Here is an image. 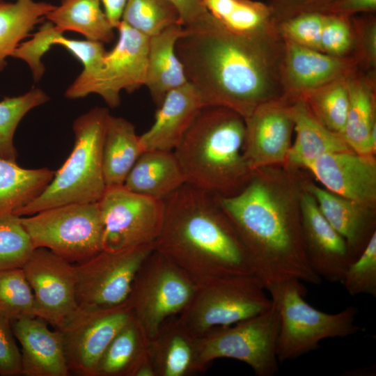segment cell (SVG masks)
I'll list each match as a JSON object with an SVG mask.
<instances>
[{"label": "cell", "instance_id": "ee69618b", "mask_svg": "<svg viewBox=\"0 0 376 376\" xmlns=\"http://www.w3.org/2000/svg\"><path fill=\"white\" fill-rule=\"evenodd\" d=\"M354 42L352 57L362 71L376 74V17L373 13L352 17Z\"/></svg>", "mask_w": 376, "mask_h": 376}, {"label": "cell", "instance_id": "ac0fdd59", "mask_svg": "<svg viewBox=\"0 0 376 376\" xmlns=\"http://www.w3.org/2000/svg\"><path fill=\"white\" fill-rule=\"evenodd\" d=\"M301 208L303 241L311 267L321 279L341 282L352 263L345 239L327 221L311 194L303 196Z\"/></svg>", "mask_w": 376, "mask_h": 376}, {"label": "cell", "instance_id": "4316f807", "mask_svg": "<svg viewBox=\"0 0 376 376\" xmlns=\"http://www.w3.org/2000/svg\"><path fill=\"white\" fill-rule=\"evenodd\" d=\"M308 190L323 215L345 239L353 263L375 232L370 231L365 210L367 207L315 185L310 186Z\"/></svg>", "mask_w": 376, "mask_h": 376}, {"label": "cell", "instance_id": "6da1fadb", "mask_svg": "<svg viewBox=\"0 0 376 376\" xmlns=\"http://www.w3.org/2000/svg\"><path fill=\"white\" fill-rule=\"evenodd\" d=\"M184 29L175 51L203 107H226L244 119L260 104L283 97L285 42L277 32L239 35L210 13L203 22Z\"/></svg>", "mask_w": 376, "mask_h": 376}, {"label": "cell", "instance_id": "8d00e7d4", "mask_svg": "<svg viewBox=\"0 0 376 376\" xmlns=\"http://www.w3.org/2000/svg\"><path fill=\"white\" fill-rule=\"evenodd\" d=\"M0 315L10 322L36 316L33 293L22 267L0 270Z\"/></svg>", "mask_w": 376, "mask_h": 376}, {"label": "cell", "instance_id": "681fc988", "mask_svg": "<svg viewBox=\"0 0 376 376\" xmlns=\"http://www.w3.org/2000/svg\"><path fill=\"white\" fill-rule=\"evenodd\" d=\"M104 7V13L115 29L122 20L123 13L127 0H100Z\"/></svg>", "mask_w": 376, "mask_h": 376}, {"label": "cell", "instance_id": "2e32d148", "mask_svg": "<svg viewBox=\"0 0 376 376\" xmlns=\"http://www.w3.org/2000/svg\"><path fill=\"white\" fill-rule=\"evenodd\" d=\"M291 102L283 97L265 102L244 118V157L251 171L286 160L294 127Z\"/></svg>", "mask_w": 376, "mask_h": 376}, {"label": "cell", "instance_id": "8fae6325", "mask_svg": "<svg viewBox=\"0 0 376 376\" xmlns=\"http://www.w3.org/2000/svg\"><path fill=\"white\" fill-rule=\"evenodd\" d=\"M154 250L155 244L121 250L102 249L75 264L79 308H108L126 302L139 269Z\"/></svg>", "mask_w": 376, "mask_h": 376}, {"label": "cell", "instance_id": "5bb4252c", "mask_svg": "<svg viewBox=\"0 0 376 376\" xmlns=\"http://www.w3.org/2000/svg\"><path fill=\"white\" fill-rule=\"evenodd\" d=\"M134 317L127 302L108 308L79 310L58 330L70 373L95 376L98 363L116 334Z\"/></svg>", "mask_w": 376, "mask_h": 376}, {"label": "cell", "instance_id": "8992f818", "mask_svg": "<svg viewBox=\"0 0 376 376\" xmlns=\"http://www.w3.org/2000/svg\"><path fill=\"white\" fill-rule=\"evenodd\" d=\"M279 316L276 355L279 363L297 359L314 350L327 338H344L357 333L358 309L350 306L327 313L304 299L306 289L299 280H288L267 288Z\"/></svg>", "mask_w": 376, "mask_h": 376}, {"label": "cell", "instance_id": "e575fe53", "mask_svg": "<svg viewBox=\"0 0 376 376\" xmlns=\"http://www.w3.org/2000/svg\"><path fill=\"white\" fill-rule=\"evenodd\" d=\"M49 100L43 90L34 88L22 95L6 97L0 101V157L16 162L14 135L19 123L29 111Z\"/></svg>", "mask_w": 376, "mask_h": 376}, {"label": "cell", "instance_id": "5b68a950", "mask_svg": "<svg viewBox=\"0 0 376 376\" xmlns=\"http://www.w3.org/2000/svg\"><path fill=\"white\" fill-rule=\"evenodd\" d=\"M109 111L95 107L72 125V150L44 191L21 209L17 217L70 203L98 202L107 187L102 171V146Z\"/></svg>", "mask_w": 376, "mask_h": 376}, {"label": "cell", "instance_id": "3957f363", "mask_svg": "<svg viewBox=\"0 0 376 376\" xmlns=\"http://www.w3.org/2000/svg\"><path fill=\"white\" fill-rule=\"evenodd\" d=\"M216 196L265 290L288 280L321 283L307 259L301 227L265 183L254 180L235 194Z\"/></svg>", "mask_w": 376, "mask_h": 376}, {"label": "cell", "instance_id": "30bf717a", "mask_svg": "<svg viewBox=\"0 0 376 376\" xmlns=\"http://www.w3.org/2000/svg\"><path fill=\"white\" fill-rule=\"evenodd\" d=\"M279 316L272 302L258 315L198 337L200 362L206 369L215 359H233L246 363L257 376H274L279 370Z\"/></svg>", "mask_w": 376, "mask_h": 376}, {"label": "cell", "instance_id": "f35d334b", "mask_svg": "<svg viewBox=\"0 0 376 376\" xmlns=\"http://www.w3.org/2000/svg\"><path fill=\"white\" fill-rule=\"evenodd\" d=\"M351 296L376 297V232L361 255L347 267L340 282Z\"/></svg>", "mask_w": 376, "mask_h": 376}, {"label": "cell", "instance_id": "603a6c76", "mask_svg": "<svg viewBox=\"0 0 376 376\" xmlns=\"http://www.w3.org/2000/svg\"><path fill=\"white\" fill-rule=\"evenodd\" d=\"M349 107L342 136L355 152L373 155L370 136L376 129V74L358 67L347 76Z\"/></svg>", "mask_w": 376, "mask_h": 376}, {"label": "cell", "instance_id": "7c38bea8", "mask_svg": "<svg viewBox=\"0 0 376 376\" xmlns=\"http://www.w3.org/2000/svg\"><path fill=\"white\" fill-rule=\"evenodd\" d=\"M98 205L104 226L102 249L155 244L163 224L164 200L120 186L107 188Z\"/></svg>", "mask_w": 376, "mask_h": 376}, {"label": "cell", "instance_id": "277c9868", "mask_svg": "<svg viewBox=\"0 0 376 376\" xmlns=\"http://www.w3.org/2000/svg\"><path fill=\"white\" fill-rule=\"evenodd\" d=\"M245 123L223 107H204L173 152L186 184L230 196L251 171L244 157Z\"/></svg>", "mask_w": 376, "mask_h": 376}, {"label": "cell", "instance_id": "7dc6e473", "mask_svg": "<svg viewBox=\"0 0 376 376\" xmlns=\"http://www.w3.org/2000/svg\"><path fill=\"white\" fill-rule=\"evenodd\" d=\"M177 8L183 27H189L205 20L210 13L202 0H169Z\"/></svg>", "mask_w": 376, "mask_h": 376}, {"label": "cell", "instance_id": "74e56055", "mask_svg": "<svg viewBox=\"0 0 376 376\" xmlns=\"http://www.w3.org/2000/svg\"><path fill=\"white\" fill-rule=\"evenodd\" d=\"M35 249L19 217L0 219V270L22 268Z\"/></svg>", "mask_w": 376, "mask_h": 376}, {"label": "cell", "instance_id": "f546056e", "mask_svg": "<svg viewBox=\"0 0 376 376\" xmlns=\"http://www.w3.org/2000/svg\"><path fill=\"white\" fill-rule=\"evenodd\" d=\"M45 18L63 33L73 31L102 43L114 38V29L100 0H61L60 5L55 6Z\"/></svg>", "mask_w": 376, "mask_h": 376}, {"label": "cell", "instance_id": "ba28073f", "mask_svg": "<svg viewBox=\"0 0 376 376\" xmlns=\"http://www.w3.org/2000/svg\"><path fill=\"white\" fill-rule=\"evenodd\" d=\"M265 288L254 275L221 278L197 286L179 320L200 337L211 329L226 327L258 315L272 306Z\"/></svg>", "mask_w": 376, "mask_h": 376}, {"label": "cell", "instance_id": "ab89813d", "mask_svg": "<svg viewBox=\"0 0 376 376\" xmlns=\"http://www.w3.org/2000/svg\"><path fill=\"white\" fill-rule=\"evenodd\" d=\"M324 18V13H304L276 24V29L285 41L320 51Z\"/></svg>", "mask_w": 376, "mask_h": 376}, {"label": "cell", "instance_id": "b9f144b4", "mask_svg": "<svg viewBox=\"0 0 376 376\" xmlns=\"http://www.w3.org/2000/svg\"><path fill=\"white\" fill-rule=\"evenodd\" d=\"M63 34L49 21L43 22L38 31L27 41L22 42L13 52L11 57L22 60L29 65L34 81H39L45 71L42 61L43 56L52 46L54 39Z\"/></svg>", "mask_w": 376, "mask_h": 376}, {"label": "cell", "instance_id": "52a82bcc", "mask_svg": "<svg viewBox=\"0 0 376 376\" xmlns=\"http://www.w3.org/2000/svg\"><path fill=\"white\" fill-rule=\"evenodd\" d=\"M35 248H45L74 265L102 250L104 226L97 203H70L19 217Z\"/></svg>", "mask_w": 376, "mask_h": 376}, {"label": "cell", "instance_id": "ffe728a7", "mask_svg": "<svg viewBox=\"0 0 376 376\" xmlns=\"http://www.w3.org/2000/svg\"><path fill=\"white\" fill-rule=\"evenodd\" d=\"M10 322L15 339L21 345L22 375H70L58 329H51L47 322L36 316Z\"/></svg>", "mask_w": 376, "mask_h": 376}, {"label": "cell", "instance_id": "bcb514c9", "mask_svg": "<svg viewBox=\"0 0 376 376\" xmlns=\"http://www.w3.org/2000/svg\"><path fill=\"white\" fill-rule=\"evenodd\" d=\"M334 0H268L275 25L295 15L321 12Z\"/></svg>", "mask_w": 376, "mask_h": 376}, {"label": "cell", "instance_id": "d590c367", "mask_svg": "<svg viewBox=\"0 0 376 376\" xmlns=\"http://www.w3.org/2000/svg\"><path fill=\"white\" fill-rule=\"evenodd\" d=\"M121 21L148 38L181 24L179 13L169 0H127Z\"/></svg>", "mask_w": 376, "mask_h": 376}, {"label": "cell", "instance_id": "7a4b0ae2", "mask_svg": "<svg viewBox=\"0 0 376 376\" xmlns=\"http://www.w3.org/2000/svg\"><path fill=\"white\" fill-rule=\"evenodd\" d=\"M164 204L155 249L197 286L221 278L254 275L248 252L216 195L185 183Z\"/></svg>", "mask_w": 376, "mask_h": 376}, {"label": "cell", "instance_id": "4fadbf2b", "mask_svg": "<svg viewBox=\"0 0 376 376\" xmlns=\"http://www.w3.org/2000/svg\"><path fill=\"white\" fill-rule=\"evenodd\" d=\"M118 38L107 52L98 75L80 86L70 85L65 92L71 100L90 94L99 95L111 108L120 103V93H133L145 85L149 38L121 21L117 26Z\"/></svg>", "mask_w": 376, "mask_h": 376}, {"label": "cell", "instance_id": "9c48e42d", "mask_svg": "<svg viewBox=\"0 0 376 376\" xmlns=\"http://www.w3.org/2000/svg\"><path fill=\"white\" fill-rule=\"evenodd\" d=\"M196 288L180 268L155 249L139 269L126 302L150 340L166 320L184 310Z\"/></svg>", "mask_w": 376, "mask_h": 376}, {"label": "cell", "instance_id": "d6a6232c", "mask_svg": "<svg viewBox=\"0 0 376 376\" xmlns=\"http://www.w3.org/2000/svg\"><path fill=\"white\" fill-rule=\"evenodd\" d=\"M148 341L133 317L107 346L95 376H132L138 363L148 353Z\"/></svg>", "mask_w": 376, "mask_h": 376}, {"label": "cell", "instance_id": "c3c4849f", "mask_svg": "<svg viewBox=\"0 0 376 376\" xmlns=\"http://www.w3.org/2000/svg\"><path fill=\"white\" fill-rule=\"evenodd\" d=\"M375 11L376 0H334L322 13L353 16L358 13L375 14Z\"/></svg>", "mask_w": 376, "mask_h": 376}, {"label": "cell", "instance_id": "83f0119b", "mask_svg": "<svg viewBox=\"0 0 376 376\" xmlns=\"http://www.w3.org/2000/svg\"><path fill=\"white\" fill-rule=\"evenodd\" d=\"M134 125L108 116L102 146V171L106 187L123 186L127 175L143 152Z\"/></svg>", "mask_w": 376, "mask_h": 376}, {"label": "cell", "instance_id": "d6986e66", "mask_svg": "<svg viewBox=\"0 0 376 376\" xmlns=\"http://www.w3.org/2000/svg\"><path fill=\"white\" fill-rule=\"evenodd\" d=\"M308 168L331 192L362 205L376 199V163L373 155L352 150L320 157Z\"/></svg>", "mask_w": 376, "mask_h": 376}, {"label": "cell", "instance_id": "1f68e13d", "mask_svg": "<svg viewBox=\"0 0 376 376\" xmlns=\"http://www.w3.org/2000/svg\"><path fill=\"white\" fill-rule=\"evenodd\" d=\"M55 6L34 0H0V71L6 58Z\"/></svg>", "mask_w": 376, "mask_h": 376}, {"label": "cell", "instance_id": "484cf974", "mask_svg": "<svg viewBox=\"0 0 376 376\" xmlns=\"http://www.w3.org/2000/svg\"><path fill=\"white\" fill-rule=\"evenodd\" d=\"M290 111L296 138L287 155L290 163L306 167L322 155L351 150L340 134L316 118L303 99L292 102Z\"/></svg>", "mask_w": 376, "mask_h": 376}, {"label": "cell", "instance_id": "f1b7e54d", "mask_svg": "<svg viewBox=\"0 0 376 376\" xmlns=\"http://www.w3.org/2000/svg\"><path fill=\"white\" fill-rule=\"evenodd\" d=\"M54 173L47 168L24 169L0 157V219L17 217L44 191Z\"/></svg>", "mask_w": 376, "mask_h": 376}, {"label": "cell", "instance_id": "44dd1931", "mask_svg": "<svg viewBox=\"0 0 376 376\" xmlns=\"http://www.w3.org/2000/svg\"><path fill=\"white\" fill-rule=\"evenodd\" d=\"M151 127L139 136L143 151H173L203 107L196 88L189 81L169 92L157 107Z\"/></svg>", "mask_w": 376, "mask_h": 376}, {"label": "cell", "instance_id": "cb8c5ba5", "mask_svg": "<svg viewBox=\"0 0 376 376\" xmlns=\"http://www.w3.org/2000/svg\"><path fill=\"white\" fill-rule=\"evenodd\" d=\"M179 24L171 26L149 38L147 72L145 85L158 107L166 94L188 82L175 45L184 33Z\"/></svg>", "mask_w": 376, "mask_h": 376}, {"label": "cell", "instance_id": "4dcf8cb0", "mask_svg": "<svg viewBox=\"0 0 376 376\" xmlns=\"http://www.w3.org/2000/svg\"><path fill=\"white\" fill-rule=\"evenodd\" d=\"M212 15L228 30L256 37L276 33L267 3L253 0H202Z\"/></svg>", "mask_w": 376, "mask_h": 376}, {"label": "cell", "instance_id": "836d02e7", "mask_svg": "<svg viewBox=\"0 0 376 376\" xmlns=\"http://www.w3.org/2000/svg\"><path fill=\"white\" fill-rule=\"evenodd\" d=\"M347 76L318 88L302 98L324 127L341 136L349 107Z\"/></svg>", "mask_w": 376, "mask_h": 376}, {"label": "cell", "instance_id": "7bdbcfd3", "mask_svg": "<svg viewBox=\"0 0 376 376\" xmlns=\"http://www.w3.org/2000/svg\"><path fill=\"white\" fill-rule=\"evenodd\" d=\"M352 17L324 13L320 51L336 57L352 56L354 34Z\"/></svg>", "mask_w": 376, "mask_h": 376}, {"label": "cell", "instance_id": "9a60e30c", "mask_svg": "<svg viewBox=\"0 0 376 376\" xmlns=\"http://www.w3.org/2000/svg\"><path fill=\"white\" fill-rule=\"evenodd\" d=\"M32 289L36 317L56 329L78 310L75 265L45 248H36L22 267Z\"/></svg>", "mask_w": 376, "mask_h": 376}, {"label": "cell", "instance_id": "f6af8a7d", "mask_svg": "<svg viewBox=\"0 0 376 376\" xmlns=\"http://www.w3.org/2000/svg\"><path fill=\"white\" fill-rule=\"evenodd\" d=\"M0 375H22L21 352L15 342L11 322L0 315Z\"/></svg>", "mask_w": 376, "mask_h": 376}, {"label": "cell", "instance_id": "7402d4cb", "mask_svg": "<svg viewBox=\"0 0 376 376\" xmlns=\"http://www.w3.org/2000/svg\"><path fill=\"white\" fill-rule=\"evenodd\" d=\"M148 350L157 376H190L205 370L199 359L198 337L178 315L162 323L149 340Z\"/></svg>", "mask_w": 376, "mask_h": 376}, {"label": "cell", "instance_id": "d4e9b609", "mask_svg": "<svg viewBox=\"0 0 376 376\" xmlns=\"http://www.w3.org/2000/svg\"><path fill=\"white\" fill-rule=\"evenodd\" d=\"M186 183L182 167L173 151H143L126 177L127 189L164 200Z\"/></svg>", "mask_w": 376, "mask_h": 376}, {"label": "cell", "instance_id": "e0dca14e", "mask_svg": "<svg viewBox=\"0 0 376 376\" xmlns=\"http://www.w3.org/2000/svg\"><path fill=\"white\" fill-rule=\"evenodd\" d=\"M284 42L281 78L283 97L290 102L302 99L310 92L347 76L358 67L352 56H333Z\"/></svg>", "mask_w": 376, "mask_h": 376}, {"label": "cell", "instance_id": "60d3db41", "mask_svg": "<svg viewBox=\"0 0 376 376\" xmlns=\"http://www.w3.org/2000/svg\"><path fill=\"white\" fill-rule=\"evenodd\" d=\"M53 43L63 47L83 65V70L70 85L77 86L86 84L101 71L107 52L102 42L68 38L62 34L55 38Z\"/></svg>", "mask_w": 376, "mask_h": 376}]
</instances>
